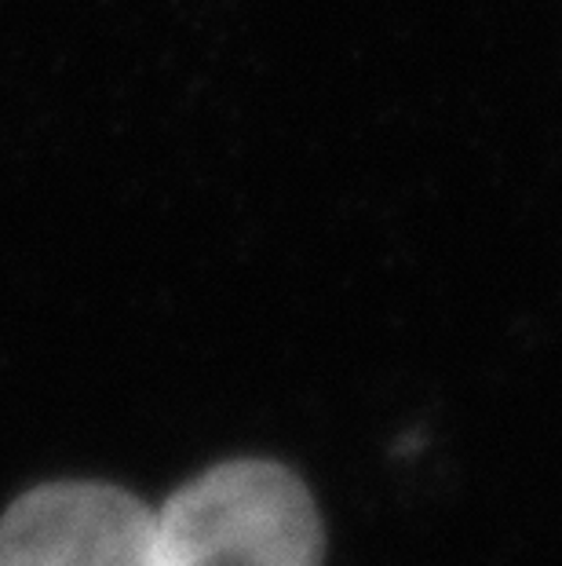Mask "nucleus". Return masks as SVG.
I'll use <instances>...</instances> for the list:
<instances>
[{"label":"nucleus","mask_w":562,"mask_h":566,"mask_svg":"<svg viewBox=\"0 0 562 566\" xmlns=\"http://www.w3.org/2000/svg\"><path fill=\"white\" fill-rule=\"evenodd\" d=\"M321 556L315 501L271 461L209 468L158 512V566H321Z\"/></svg>","instance_id":"obj_1"},{"label":"nucleus","mask_w":562,"mask_h":566,"mask_svg":"<svg viewBox=\"0 0 562 566\" xmlns=\"http://www.w3.org/2000/svg\"><path fill=\"white\" fill-rule=\"evenodd\" d=\"M0 566H158V512L110 483H47L0 520Z\"/></svg>","instance_id":"obj_2"}]
</instances>
